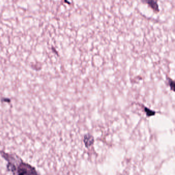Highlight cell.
<instances>
[{"label":"cell","mask_w":175,"mask_h":175,"mask_svg":"<svg viewBox=\"0 0 175 175\" xmlns=\"http://www.w3.org/2000/svg\"><path fill=\"white\" fill-rule=\"evenodd\" d=\"M16 167L12 163L8 162L7 169L9 171H11L14 174L16 172V175H38L36 170L28 164L25 163L20 160V162Z\"/></svg>","instance_id":"6da1fadb"},{"label":"cell","mask_w":175,"mask_h":175,"mask_svg":"<svg viewBox=\"0 0 175 175\" xmlns=\"http://www.w3.org/2000/svg\"><path fill=\"white\" fill-rule=\"evenodd\" d=\"M143 108H144V111L146 113V115L147 117H150V116H154L156 112L154 111L150 110V108H147V107H144L143 105Z\"/></svg>","instance_id":"3957f363"},{"label":"cell","mask_w":175,"mask_h":175,"mask_svg":"<svg viewBox=\"0 0 175 175\" xmlns=\"http://www.w3.org/2000/svg\"><path fill=\"white\" fill-rule=\"evenodd\" d=\"M144 2H146L147 5H149V7L151 8L154 12L156 13H158L159 12V7L158 4V1H145Z\"/></svg>","instance_id":"7a4b0ae2"},{"label":"cell","mask_w":175,"mask_h":175,"mask_svg":"<svg viewBox=\"0 0 175 175\" xmlns=\"http://www.w3.org/2000/svg\"><path fill=\"white\" fill-rule=\"evenodd\" d=\"M94 142V138L91 136L88 135L87 137H85L84 139V142L86 146H91Z\"/></svg>","instance_id":"277c9868"},{"label":"cell","mask_w":175,"mask_h":175,"mask_svg":"<svg viewBox=\"0 0 175 175\" xmlns=\"http://www.w3.org/2000/svg\"><path fill=\"white\" fill-rule=\"evenodd\" d=\"M167 82L171 91H175V82L172 79L170 78H167Z\"/></svg>","instance_id":"5b68a950"}]
</instances>
